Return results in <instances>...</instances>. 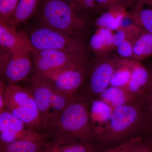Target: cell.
Here are the masks:
<instances>
[{
  "instance_id": "obj_1",
  "label": "cell",
  "mask_w": 152,
  "mask_h": 152,
  "mask_svg": "<svg viewBox=\"0 0 152 152\" xmlns=\"http://www.w3.org/2000/svg\"><path fill=\"white\" fill-rule=\"evenodd\" d=\"M150 122L141 99L114 109L109 124L96 137L99 151L137 137H145Z\"/></svg>"
},
{
  "instance_id": "obj_2",
  "label": "cell",
  "mask_w": 152,
  "mask_h": 152,
  "mask_svg": "<svg viewBox=\"0 0 152 152\" xmlns=\"http://www.w3.org/2000/svg\"><path fill=\"white\" fill-rule=\"evenodd\" d=\"M45 132L49 142L76 140L96 145V135L90 118L89 102L76 96Z\"/></svg>"
},
{
  "instance_id": "obj_3",
  "label": "cell",
  "mask_w": 152,
  "mask_h": 152,
  "mask_svg": "<svg viewBox=\"0 0 152 152\" xmlns=\"http://www.w3.org/2000/svg\"><path fill=\"white\" fill-rule=\"evenodd\" d=\"M40 24L82 37L90 26L88 16L64 0H42L37 12Z\"/></svg>"
},
{
  "instance_id": "obj_4",
  "label": "cell",
  "mask_w": 152,
  "mask_h": 152,
  "mask_svg": "<svg viewBox=\"0 0 152 152\" xmlns=\"http://www.w3.org/2000/svg\"><path fill=\"white\" fill-rule=\"evenodd\" d=\"M89 65L88 59L82 60L43 75L32 76L31 80L43 82L55 91L74 98L85 85Z\"/></svg>"
},
{
  "instance_id": "obj_5",
  "label": "cell",
  "mask_w": 152,
  "mask_h": 152,
  "mask_svg": "<svg viewBox=\"0 0 152 152\" xmlns=\"http://www.w3.org/2000/svg\"><path fill=\"white\" fill-rule=\"evenodd\" d=\"M29 37L35 50H57L88 58L82 37L70 35L40 24L30 31Z\"/></svg>"
},
{
  "instance_id": "obj_6",
  "label": "cell",
  "mask_w": 152,
  "mask_h": 152,
  "mask_svg": "<svg viewBox=\"0 0 152 152\" xmlns=\"http://www.w3.org/2000/svg\"><path fill=\"white\" fill-rule=\"evenodd\" d=\"M5 110L40 132L45 129L30 88L16 84L7 85L4 94Z\"/></svg>"
},
{
  "instance_id": "obj_7",
  "label": "cell",
  "mask_w": 152,
  "mask_h": 152,
  "mask_svg": "<svg viewBox=\"0 0 152 152\" xmlns=\"http://www.w3.org/2000/svg\"><path fill=\"white\" fill-rule=\"evenodd\" d=\"M91 65H89L86 80L77 96L90 102L110 86L112 76L120 57L111 54L96 57Z\"/></svg>"
},
{
  "instance_id": "obj_8",
  "label": "cell",
  "mask_w": 152,
  "mask_h": 152,
  "mask_svg": "<svg viewBox=\"0 0 152 152\" xmlns=\"http://www.w3.org/2000/svg\"><path fill=\"white\" fill-rule=\"evenodd\" d=\"M17 140L49 142L46 134L40 132L5 110L0 113V142Z\"/></svg>"
},
{
  "instance_id": "obj_9",
  "label": "cell",
  "mask_w": 152,
  "mask_h": 152,
  "mask_svg": "<svg viewBox=\"0 0 152 152\" xmlns=\"http://www.w3.org/2000/svg\"><path fill=\"white\" fill-rule=\"evenodd\" d=\"M31 56L33 64L32 76L43 75L88 59L86 57L57 50L34 49L31 52Z\"/></svg>"
},
{
  "instance_id": "obj_10",
  "label": "cell",
  "mask_w": 152,
  "mask_h": 152,
  "mask_svg": "<svg viewBox=\"0 0 152 152\" xmlns=\"http://www.w3.org/2000/svg\"><path fill=\"white\" fill-rule=\"evenodd\" d=\"M33 49V48H26L12 54L1 75L7 85L16 84L32 72L33 64L31 52Z\"/></svg>"
},
{
  "instance_id": "obj_11",
  "label": "cell",
  "mask_w": 152,
  "mask_h": 152,
  "mask_svg": "<svg viewBox=\"0 0 152 152\" xmlns=\"http://www.w3.org/2000/svg\"><path fill=\"white\" fill-rule=\"evenodd\" d=\"M0 45L1 48L7 50L11 54L22 49L33 47L26 31H18L16 27L1 20Z\"/></svg>"
},
{
  "instance_id": "obj_12",
  "label": "cell",
  "mask_w": 152,
  "mask_h": 152,
  "mask_svg": "<svg viewBox=\"0 0 152 152\" xmlns=\"http://www.w3.org/2000/svg\"><path fill=\"white\" fill-rule=\"evenodd\" d=\"M30 89L45 132L46 129L53 119L52 96L53 89L43 82L32 80Z\"/></svg>"
},
{
  "instance_id": "obj_13",
  "label": "cell",
  "mask_w": 152,
  "mask_h": 152,
  "mask_svg": "<svg viewBox=\"0 0 152 152\" xmlns=\"http://www.w3.org/2000/svg\"><path fill=\"white\" fill-rule=\"evenodd\" d=\"M151 80L150 68L145 66L140 61L133 60L130 79L125 88L141 99L149 86Z\"/></svg>"
},
{
  "instance_id": "obj_14",
  "label": "cell",
  "mask_w": 152,
  "mask_h": 152,
  "mask_svg": "<svg viewBox=\"0 0 152 152\" xmlns=\"http://www.w3.org/2000/svg\"><path fill=\"white\" fill-rule=\"evenodd\" d=\"M114 31L108 28H97L89 41L90 49L96 56H107L114 50Z\"/></svg>"
},
{
  "instance_id": "obj_15",
  "label": "cell",
  "mask_w": 152,
  "mask_h": 152,
  "mask_svg": "<svg viewBox=\"0 0 152 152\" xmlns=\"http://www.w3.org/2000/svg\"><path fill=\"white\" fill-rule=\"evenodd\" d=\"M129 11L120 3L110 6L102 12L95 21L97 27L108 28L114 31L119 29Z\"/></svg>"
},
{
  "instance_id": "obj_16",
  "label": "cell",
  "mask_w": 152,
  "mask_h": 152,
  "mask_svg": "<svg viewBox=\"0 0 152 152\" xmlns=\"http://www.w3.org/2000/svg\"><path fill=\"white\" fill-rule=\"evenodd\" d=\"M89 111L91 122L97 137L109 124L113 110L105 103L95 99L90 102Z\"/></svg>"
},
{
  "instance_id": "obj_17",
  "label": "cell",
  "mask_w": 152,
  "mask_h": 152,
  "mask_svg": "<svg viewBox=\"0 0 152 152\" xmlns=\"http://www.w3.org/2000/svg\"><path fill=\"white\" fill-rule=\"evenodd\" d=\"M96 99L108 105L112 110L140 99L125 87L110 86Z\"/></svg>"
},
{
  "instance_id": "obj_18",
  "label": "cell",
  "mask_w": 152,
  "mask_h": 152,
  "mask_svg": "<svg viewBox=\"0 0 152 152\" xmlns=\"http://www.w3.org/2000/svg\"><path fill=\"white\" fill-rule=\"evenodd\" d=\"M129 12L136 26L152 34V0H138Z\"/></svg>"
},
{
  "instance_id": "obj_19",
  "label": "cell",
  "mask_w": 152,
  "mask_h": 152,
  "mask_svg": "<svg viewBox=\"0 0 152 152\" xmlns=\"http://www.w3.org/2000/svg\"><path fill=\"white\" fill-rule=\"evenodd\" d=\"M132 60L141 61L152 56V34L140 28L133 39Z\"/></svg>"
},
{
  "instance_id": "obj_20",
  "label": "cell",
  "mask_w": 152,
  "mask_h": 152,
  "mask_svg": "<svg viewBox=\"0 0 152 152\" xmlns=\"http://www.w3.org/2000/svg\"><path fill=\"white\" fill-rule=\"evenodd\" d=\"M42 0H19L16 8L8 23L18 27L31 19L37 12Z\"/></svg>"
},
{
  "instance_id": "obj_21",
  "label": "cell",
  "mask_w": 152,
  "mask_h": 152,
  "mask_svg": "<svg viewBox=\"0 0 152 152\" xmlns=\"http://www.w3.org/2000/svg\"><path fill=\"white\" fill-rule=\"evenodd\" d=\"M98 151L96 145L72 140L50 142L43 152H97Z\"/></svg>"
},
{
  "instance_id": "obj_22",
  "label": "cell",
  "mask_w": 152,
  "mask_h": 152,
  "mask_svg": "<svg viewBox=\"0 0 152 152\" xmlns=\"http://www.w3.org/2000/svg\"><path fill=\"white\" fill-rule=\"evenodd\" d=\"M49 143L27 140L0 142V152H43Z\"/></svg>"
},
{
  "instance_id": "obj_23",
  "label": "cell",
  "mask_w": 152,
  "mask_h": 152,
  "mask_svg": "<svg viewBox=\"0 0 152 152\" xmlns=\"http://www.w3.org/2000/svg\"><path fill=\"white\" fill-rule=\"evenodd\" d=\"M133 60L120 58L115 68L110 86L126 87L130 79Z\"/></svg>"
},
{
  "instance_id": "obj_24",
  "label": "cell",
  "mask_w": 152,
  "mask_h": 152,
  "mask_svg": "<svg viewBox=\"0 0 152 152\" xmlns=\"http://www.w3.org/2000/svg\"><path fill=\"white\" fill-rule=\"evenodd\" d=\"M19 0H0V20L9 23Z\"/></svg>"
},
{
  "instance_id": "obj_25",
  "label": "cell",
  "mask_w": 152,
  "mask_h": 152,
  "mask_svg": "<svg viewBox=\"0 0 152 152\" xmlns=\"http://www.w3.org/2000/svg\"><path fill=\"white\" fill-rule=\"evenodd\" d=\"M134 36L125 40L115 48L117 56L120 58L132 59L133 54V39Z\"/></svg>"
},
{
  "instance_id": "obj_26",
  "label": "cell",
  "mask_w": 152,
  "mask_h": 152,
  "mask_svg": "<svg viewBox=\"0 0 152 152\" xmlns=\"http://www.w3.org/2000/svg\"><path fill=\"white\" fill-rule=\"evenodd\" d=\"M151 72V80L149 86L141 100L143 103L144 109L150 122L152 121V67Z\"/></svg>"
},
{
  "instance_id": "obj_27",
  "label": "cell",
  "mask_w": 152,
  "mask_h": 152,
  "mask_svg": "<svg viewBox=\"0 0 152 152\" xmlns=\"http://www.w3.org/2000/svg\"><path fill=\"white\" fill-rule=\"evenodd\" d=\"M77 8L88 16L91 14L100 12L96 0H78Z\"/></svg>"
},
{
  "instance_id": "obj_28",
  "label": "cell",
  "mask_w": 152,
  "mask_h": 152,
  "mask_svg": "<svg viewBox=\"0 0 152 152\" xmlns=\"http://www.w3.org/2000/svg\"><path fill=\"white\" fill-rule=\"evenodd\" d=\"M124 152H152V144L148 139L143 137L128 148Z\"/></svg>"
},
{
  "instance_id": "obj_29",
  "label": "cell",
  "mask_w": 152,
  "mask_h": 152,
  "mask_svg": "<svg viewBox=\"0 0 152 152\" xmlns=\"http://www.w3.org/2000/svg\"><path fill=\"white\" fill-rule=\"evenodd\" d=\"M142 138V137H136L117 145L99 150L97 152H124L128 148L141 140Z\"/></svg>"
},
{
  "instance_id": "obj_30",
  "label": "cell",
  "mask_w": 152,
  "mask_h": 152,
  "mask_svg": "<svg viewBox=\"0 0 152 152\" xmlns=\"http://www.w3.org/2000/svg\"><path fill=\"white\" fill-rule=\"evenodd\" d=\"M7 86L4 80V79L1 80L0 82V113H2L5 110V106L4 101V94Z\"/></svg>"
},
{
  "instance_id": "obj_31",
  "label": "cell",
  "mask_w": 152,
  "mask_h": 152,
  "mask_svg": "<svg viewBox=\"0 0 152 152\" xmlns=\"http://www.w3.org/2000/svg\"><path fill=\"white\" fill-rule=\"evenodd\" d=\"M100 12H102L110 6L119 3L115 0H96Z\"/></svg>"
},
{
  "instance_id": "obj_32",
  "label": "cell",
  "mask_w": 152,
  "mask_h": 152,
  "mask_svg": "<svg viewBox=\"0 0 152 152\" xmlns=\"http://www.w3.org/2000/svg\"><path fill=\"white\" fill-rule=\"evenodd\" d=\"M138 0H119V2L127 10H131Z\"/></svg>"
},
{
  "instance_id": "obj_33",
  "label": "cell",
  "mask_w": 152,
  "mask_h": 152,
  "mask_svg": "<svg viewBox=\"0 0 152 152\" xmlns=\"http://www.w3.org/2000/svg\"><path fill=\"white\" fill-rule=\"evenodd\" d=\"M144 137L148 139L152 144V121L150 123L149 128L146 134Z\"/></svg>"
},
{
  "instance_id": "obj_34",
  "label": "cell",
  "mask_w": 152,
  "mask_h": 152,
  "mask_svg": "<svg viewBox=\"0 0 152 152\" xmlns=\"http://www.w3.org/2000/svg\"><path fill=\"white\" fill-rule=\"evenodd\" d=\"M64 1H65L71 4L72 5L75 6V7L77 8V4L78 0H64Z\"/></svg>"
}]
</instances>
